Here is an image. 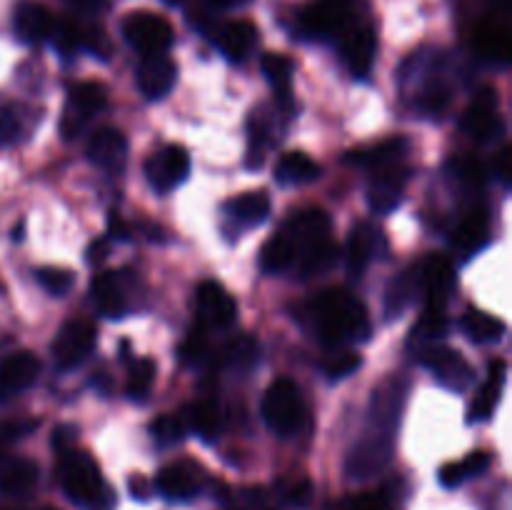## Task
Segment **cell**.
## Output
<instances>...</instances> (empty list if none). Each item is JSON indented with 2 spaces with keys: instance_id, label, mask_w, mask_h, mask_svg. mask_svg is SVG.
I'll return each instance as SVG.
<instances>
[{
  "instance_id": "b9f144b4",
  "label": "cell",
  "mask_w": 512,
  "mask_h": 510,
  "mask_svg": "<svg viewBox=\"0 0 512 510\" xmlns=\"http://www.w3.org/2000/svg\"><path fill=\"white\" fill-rule=\"evenodd\" d=\"M35 278H38L40 288H43L45 293L55 295V298H63V295H68L75 285V275L70 273V270L53 268V265L38 268Z\"/></svg>"
},
{
  "instance_id": "816d5d0a",
  "label": "cell",
  "mask_w": 512,
  "mask_h": 510,
  "mask_svg": "<svg viewBox=\"0 0 512 510\" xmlns=\"http://www.w3.org/2000/svg\"><path fill=\"white\" fill-rule=\"evenodd\" d=\"M38 428V423L35 420H23V423H8L0 428V435L3 438H23V435H28L30 430Z\"/></svg>"
},
{
  "instance_id": "f907efd6",
  "label": "cell",
  "mask_w": 512,
  "mask_h": 510,
  "mask_svg": "<svg viewBox=\"0 0 512 510\" xmlns=\"http://www.w3.org/2000/svg\"><path fill=\"white\" fill-rule=\"evenodd\" d=\"M285 500L293 505H305L310 500V483H293V485H285Z\"/></svg>"
},
{
  "instance_id": "603a6c76",
  "label": "cell",
  "mask_w": 512,
  "mask_h": 510,
  "mask_svg": "<svg viewBox=\"0 0 512 510\" xmlns=\"http://www.w3.org/2000/svg\"><path fill=\"white\" fill-rule=\"evenodd\" d=\"M155 488L160 495L175 503L193 500L200 493V470L193 463H173L165 465L155 478Z\"/></svg>"
},
{
  "instance_id": "d6986e66",
  "label": "cell",
  "mask_w": 512,
  "mask_h": 510,
  "mask_svg": "<svg viewBox=\"0 0 512 510\" xmlns=\"http://www.w3.org/2000/svg\"><path fill=\"white\" fill-rule=\"evenodd\" d=\"M88 158L98 168L118 173L128 160V140L118 128H98L88 140Z\"/></svg>"
},
{
  "instance_id": "7c38bea8",
  "label": "cell",
  "mask_w": 512,
  "mask_h": 510,
  "mask_svg": "<svg viewBox=\"0 0 512 510\" xmlns=\"http://www.w3.org/2000/svg\"><path fill=\"white\" fill-rule=\"evenodd\" d=\"M420 295H425V308L445 310L455 290V270L450 260L440 253H430L418 263Z\"/></svg>"
},
{
  "instance_id": "d590c367",
  "label": "cell",
  "mask_w": 512,
  "mask_h": 510,
  "mask_svg": "<svg viewBox=\"0 0 512 510\" xmlns=\"http://www.w3.org/2000/svg\"><path fill=\"white\" fill-rule=\"evenodd\" d=\"M463 333L475 343H498L505 335V323L495 315L483 313V310H468L463 315Z\"/></svg>"
},
{
  "instance_id": "9a60e30c",
  "label": "cell",
  "mask_w": 512,
  "mask_h": 510,
  "mask_svg": "<svg viewBox=\"0 0 512 510\" xmlns=\"http://www.w3.org/2000/svg\"><path fill=\"white\" fill-rule=\"evenodd\" d=\"M340 55H343L345 68L355 78H365L375 65V53H378V38L370 25H350L340 35Z\"/></svg>"
},
{
  "instance_id": "ba28073f",
  "label": "cell",
  "mask_w": 512,
  "mask_h": 510,
  "mask_svg": "<svg viewBox=\"0 0 512 510\" xmlns=\"http://www.w3.org/2000/svg\"><path fill=\"white\" fill-rule=\"evenodd\" d=\"M350 25H353V0H315L300 13V30L315 40L343 35Z\"/></svg>"
},
{
  "instance_id": "2e32d148",
  "label": "cell",
  "mask_w": 512,
  "mask_h": 510,
  "mask_svg": "<svg viewBox=\"0 0 512 510\" xmlns=\"http://www.w3.org/2000/svg\"><path fill=\"white\" fill-rule=\"evenodd\" d=\"M40 375L38 355L30 350H18L10 353L8 358L0 360V403L18 398L20 393L35 385Z\"/></svg>"
},
{
  "instance_id": "8fae6325",
  "label": "cell",
  "mask_w": 512,
  "mask_h": 510,
  "mask_svg": "<svg viewBox=\"0 0 512 510\" xmlns=\"http://www.w3.org/2000/svg\"><path fill=\"white\" fill-rule=\"evenodd\" d=\"M460 128L478 143H490L503 133L505 123L498 113V93L493 88H483L475 95V100L460 120Z\"/></svg>"
},
{
  "instance_id": "9f6ffc18",
  "label": "cell",
  "mask_w": 512,
  "mask_h": 510,
  "mask_svg": "<svg viewBox=\"0 0 512 510\" xmlns=\"http://www.w3.org/2000/svg\"><path fill=\"white\" fill-rule=\"evenodd\" d=\"M68 3H73L83 13H100L108 5V0H68Z\"/></svg>"
},
{
  "instance_id": "277c9868",
  "label": "cell",
  "mask_w": 512,
  "mask_h": 510,
  "mask_svg": "<svg viewBox=\"0 0 512 510\" xmlns=\"http://www.w3.org/2000/svg\"><path fill=\"white\" fill-rule=\"evenodd\" d=\"M263 420L273 433L290 438L298 435L308 425V408L298 385L288 378H280L265 390L263 395Z\"/></svg>"
},
{
  "instance_id": "4dcf8cb0",
  "label": "cell",
  "mask_w": 512,
  "mask_h": 510,
  "mask_svg": "<svg viewBox=\"0 0 512 510\" xmlns=\"http://www.w3.org/2000/svg\"><path fill=\"white\" fill-rule=\"evenodd\" d=\"M270 215V198L263 190L255 193H243L228 205V218L240 228H255V225L265 223Z\"/></svg>"
},
{
  "instance_id": "ac0fdd59",
  "label": "cell",
  "mask_w": 512,
  "mask_h": 510,
  "mask_svg": "<svg viewBox=\"0 0 512 510\" xmlns=\"http://www.w3.org/2000/svg\"><path fill=\"white\" fill-rule=\"evenodd\" d=\"M178 80V68L165 53L143 55L138 65V88L148 100H160L173 90Z\"/></svg>"
},
{
  "instance_id": "e0dca14e",
  "label": "cell",
  "mask_w": 512,
  "mask_h": 510,
  "mask_svg": "<svg viewBox=\"0 0 512 510\" xmlns=\"http://www.w3.org/2000/svg\"><path fill=\"white\" fill-rule=\"evenodd\" d=\"M408 173L410 170L403 163L373 173V183H370L368 190V203L375 213L385 215L398 208L405 193V183H408Z\"/></svg>"
},
{
  "instance_id": "f1b7e54d",
  "label": "cell",
  "mask_w": 512,
  "mask_h": 510,
  "mask_svg": "<svg viewBox=\"0 0 512 510\" xmlns=\"http://www.w3.org/2000/svg\"><path fill=\"white\" fill-rule=\"evenodd\" d=\"M420 295V273L418 265L413 268H405L403 273L395 275L390 280L388 290H385V313L388 318H398L405 310L413 305V300Z\"/></svg>"
},
{
  "instance_id": "e575fe53",
  "label": "cell",
  "mask_w": 512,
  "mask_h": 510,
  "mask_svg": "<svg viewBox=\"0 0 512 510\" xmlns=\"http://www.w3.org/2000/svg\"><path fill=\"white\" fill-rule=\"evenodd\" d=\"M338 255H340L338 245L333 243V238H328V240H320V243H315L313 248L305 250L295 265H298L303 278H315V275L328 273V270L338 263Z\"/></svg>"
},
{
  "instance_id": "91938a15",
  "label": "cell",
  "mask_w": 512,
  "mask_h": 510,
  "mask_svg": "<svg viewBox=\"0 0 512 510\" xmlns=\"http://www.w3.org/2000/svg\"><path fill=\"white\" fill-rule=\"evenodd\" d=\"M45 510H53V508H45Z\"/></svg>"
},
{
  "instance_id": "6f0895ef",
  "label": "cell",
  "mask_w": 512,
  "mask_h": 510,
  "mask_svg": "<svg viewBox=\"0 0 512 510\" xmlns=\"http://www.w3.org/2000/svg\"><path fill=\"white\" fill-rule=\"evenodd\" d=\"M210 3H213L215 8L228 10V8H243V5H248L250 0H210Z\"/></svg>"
},
{
  "instance_id": "ffe728a7",
  "label": "cell",
  "mask_w": 512,
  "mask_h": 510,
  "mask_svg": "<svg viewBox=\"0 0 512 510\" xmlns=\"http://www.w3.org/2000/svg\"><path fill=\"white\" fill-rule=\"evenodd\" d=\"M380 245H383V235H380V230L375 225L358 223L350 230L348 248H345V263H348V273L353 278H360L368 270V265L378 258Z\"/></svg>"
},
{
  "instance_id": "9c48e42d",
  "label": "cell",
  "mask_w": 512,
  "mask_h": 510,
  "mask_svg": "<svg viewBox=\"0 0 512 510\" xmlns=\"http://www.w3.org/2000/svg\"><path fill=\"white\" fill-rule=\"evenodd\" d=\"M330 218L325 210L320 208H303L298 213H293L288 218V223L280 228V235L290 243V248L295 250V263H298L300 255L305 253L308 248H313L315 243L320 240L330 238Z\"/></svg>"
},
{
  "instance_id": "83f0119b",
  "label": "cell",
  "mask_w": 512,
  "mask_h": 510,
  "mask_svg": "<svg viewBox=\"0 0 512 510\" xmlns=\"http://www.w3.org/2000/svg\"><path fill=\"white\" fill-rule=\"evenodd\" d=\"M475 50L493 65H508L512 55L510 33L500 23H483L475 30Z\"/></svg>"
},
{
  "instance_id": "d4e9b609",
  "label": "cell",
  "mask_w": 512,
  "mask_h": 510,
  "mask_svg": "<svg viewBox=\"0 0 512 510\" xmlns=\"http://www.w3.org/2000/svg\"><path fill=\"white\" fill-rule=\"evenodd\" d=\"M505 375H508V363L505 360H493L488 368V380H485L483 388L478 390V395H475L468 408L470 423H483V420H488L493 415L500 393H503Z\"/></svg>"
},
{
  "instance_id": "60d3db41",
  "label": "cell",
  "mask_w": 512,
  "mask_h": 510,
  "mask_svg": "<svg viewBox=\"0 0 512 510\" xmlns=\"http://www.w3.org/2000/svg\"><path fill=\"white\" fill-rule=\"evenodd\" d=\"M155 383V363L150 358H140L130 365L128 373V395L143 400Z\"/></svg>"
},
{
  "instance_id": "8992f818",
  "label": "cell",
  "mask_w": 512,
  "mask_h": 510,
  "mask_svg": "<svg viewBox=\"0 0 512 510\" xmlns=\"http://www.w3.org/2000/svg\"><path fill=\"white\" fill-rule=\"evenodd\" d=\"M108 105V90L100 83H78L70 88L68 103H65L63 118H60V133L65 140H75L83 135L90 120L103 113Z\"/></svg>"
},
{
  "instance_id": "db71d44e",
  "label": "cell",
  "mask_w": 512,
  "mask_h": 510,
  "mask_svg": "<svg viewBox=\"0 0 512 510\" xmlns=\"http://www.w3.org/2000/svg\"><path fill=\"white\" fill-rule=\"evenodd\" d=\"M493 173L498 175V178L503 180V183H508V175H510V153H508V148H503L498 153V158H495Z\"/></svg>"
},
{
  "instance_id": "8d00e7d4",
  "label": "cell",
  "mask_w": 512,
  "mask_h": 510,
  "mask_svg": "<svg viewBox=\"0 0 512 510\" xmlns=\"http://www.w3.org/2000/svg\"><path fill=\"white\" fill-rule=\"evenodd\" d=\"M448 325L450 323L445 310L425 308V313L420 315L418 325H415L413 333H410V343L418 345V350L425 348V345L438 343V340H443L445 333H448Z\"/></svg>"
},
{
  "instance_id": "5b68a950",
  "label": "cell",
  "mask_w": 512,
  "mask_h": 510,
  "mask_svg": "<svg viewBox=\"0 0 512 510\" xmlns=\"http://www.w3.org/2000/svg\"><path fill=\"white\" fill-rule=\"evenodd\" d=\"M418 353L420 363L435 375V380H438L443 388L453 390V393H465V390L473 388L475 368L465 360L463 353L438 343L425 345Z\"/></svg>"
},
{
  "instance_id": "836d02e7",
  "label": "cell",
  "mask_w": 512,
  "mask_h": 510,
  "mask_svg": "<svg viewBox=\"0 0 512 510\" xmlns=\"http://www.w3.org/2000/svg\"><path fill=\"white\" fill-rule=\"evenodd\" d=\"M260 68H263L265 80L273 85L280 105H283V108H288L290 105V83H293V63H290L285 55L268 53V55H263V60H260Z\"/></svg>"
},
{
  "instance_id": "3957f363",
  "label": "cell",
  "mask_w": 512,
  "mask_h": 510,
  "mask_svg": "<svg viewBox=\"0 0 512 510\" xmlns=\"http://www.w3.org/2000/svg\"><path fill=\"white\" fill-rule=\"evenodd\" d=\"M58 475L65 498L80 510H113L115 490L105 483L93 455L80 448L58 453Z\"/></svg>"
},
{
  "instance_id": "cb8c5ba5",
  "label": "cell",
  "mask_w": 512,
  "mask_h": 510,
  "mask_svg": "<svg viewBox=\"0 0 512 510\" xmlns=\"http://www.w3.org/2000/svg\"><path fill=\"white\" fill-rule=\"evenodd\" d=\"M405 155H408V140L388 138L383 143H375L363 150H355V153H348V163L368 168L370 173H378V170L400 165L405 160Z\"/></svg>"
},
{
  "instance_id": "ab89813d",
  "label": "cell",
  "mask_w": 512,
  "mask_h": 510,
  "mask_svg": "<svg viewBox=\"0 0 512 510\" xmlns=\"http://www.w3.org/2000/svg\"><path fill=\"white\" fill-rule=\"evenodd\" d=\"M220 360H223V365H228V368H253L255 360H258V343H255V338H250V335H240L238 340H233V343L223 350Z\"/></svg>"
},
{
  "instance_id": "681fc988",
  "label": "cell",
  "mask_w": 512,
  "mask_h": 510,
  "mask_svg": "<svg viewBox=\"0 0 512 510\" xmlns=\"http://www.w3.org/2000/svg\"><path fill=\"white\" fill-rule=\"evenodd\" d=\"M75 433H78V430H75L73 425H60V428H55L53 438H50V445L55 448V453H63V450L73 448Z\"/></svg>"
},
{
  "instance_id": "7dc6e473",
  "label": "cell",
  "mask_w": 512,
  "mask_h": 510,
  "mask_svg": "<svg viewBox=\"0 0 512 510\" xmlns=\"http://www.w3.org/2000/svg\"><path fill=\"white\" fill-rule=\"evenodd\" d=\"M18 115H15L13 105L3 103L0 100V145L13 143L15 135H18Z\"/></svg>"
},
{
  "instance_id": "f546056e",
  "label": "cell",
  "mask_w": 512,
  "mask_h": 510,
  "mask_svg": "<svg viewBox=\"0 0 512 510\" xmlns=\"http://www.w3.org/2000/svg\"><path fill=\"white\" fill-rule=\"evenodd\" d=\"M40 478V470L33 460H13L0 470V493L10 498H25L35 490Z\"/></svg>"
},
{
  "instance_id": "5bb4252c",
  "label": "cell",
  "mask_w": 512,
  "mask_h": 510,
  "mask_svg": "<svg viewBox=\"0 0 512 510\" xmlns=\"http://www.w3.org/2000/svg\"><path fill=\"white\" fill-rule=\"evenodd\" d=\"M195 305H198L200 325L205 330L230 328L235 323V318H238V303H235V298L223 285L215 283V280H205V283L198 285V290H195Z\"/></svg>"
},
{
  "instance_id": "1f68e13d",
  "label": "cell",
  "mask_w": 512,
  "mask_h": 510,
  "mask_svg": "<svg viewBox=\"0 0 512 510\" xmlns=\"http://www.w3.org/2000/svg\"><path fill=\"white\" fill-rule=\"evenodd\" d=\"M275 178L280 185H305L320 178V165L305 153H285L275 165Z\"/></svg>"
},
{
  "instance_id": "f5cc1de1",
  "label": "cell",
  "mask_w": 512,
  "mask_h": 510,
  "mask_svg": "<svg viewBox=\"0 0 512 510\" xmlns=\"http://www.w3.org/2000/svg\"><path fill=\"white\" fill-rule=\"evenodd\" d=\"M150 493H153V485L143 478V475H133L130 478V495L138 500H148Z\"/></svg>"
},
{
  "instance_id": "4fadbf2b",
  "label": "cell",
  "mask_w": 512,
  "mask_h": 510,
  "mask_svg": "<svg viewBox=\"0 0 512 510\" xmlns=\"http://www.w3.org/2000/svg\"><path fill=\"white\" fill-rule=\"evenodd\" d=\"M145 175L158 193H170L190 175L188 150L183 145H165L163 150L150 155L145 163Z\"/></svg>"
},
{
  "instance_id": "30bf717a",
  "label": "cell",
  "mask_w": 512,
  "mask_h": 510,
  "mask_svg": "<svg viewBox=\"0 0 512 510\" xmlns=\"http://www.w3.org/2000/svg\"><path fill=\"white\" fill-rule=\"evenodd\" d=\"M95 325L88 320H70L58 330L53 340V358L63 370L78 368L95 348Z\"/></svg>"
},
{
  "instance_id": "44dd1931",
  "label": "cell",
  "mask_w": 512,
  "mask_h": 510,
  "mask_svg": "<svg viewBox=\"0 0 512 510\" xmlns=\"http://www.w3.org/2000/svg\"><path fill=\"white\" fill-rule=\"evenodd\" d=\"M13 28L23 43L38 45L50 40L55 28V18L45 5L33 3V0H23V3L15 8L13 15Z\"/></svg>"
},
{
  "instance_id": "6da1fadb",
  "label": "cell",
  "mask_w": 512,
  "mask_h": 510,
  "mask_svg": "<svg viewBox=\"0 0 512 510\" xmlns=\"http://www.w3.org/2000/svg\"><path fill=\"white\" fill-rule=\"evenodd\" d=\"M405 393H408V383L403 378H388L373 393L368 428L363 430L360 440L353 445L348 463H345L350 478L370 480L390 465L395 453V430H398L400 413H403Z\"/></svg>"
},
{
  "instance_id": "74e56055",
  "label": "cell",
  "mask_w": 512,
  "mask_h": 510,
  "mask_svg": "<svg viewBox=\"0 0 512 510\" xmlns=\"http://www.w3.org/2000/svg\"><path fill=\"white\" fill-rule=\"evenodd\" d=\"M293 265L295 250L290 248V243L280 233L273 235V238L263 245V250H260V268H263L265 273H285V270H290Z\"/></svg>"
},
{
  "instance_id": "680465c9",
  "label": "cell",
  "mask_w": 512,
  "mask_h": 510,
  "mask_svg": "<svg viewBox=\"0 0 512 510\" xmlns=\"http://www.w3.org/2000/svg\"><path fill=\"white\" fill-rule=\"evenodd\" d=\"M165 3H168V5H178V3H183V0H165Z\"/></svg>"
},
{
  "instance_id": "4316f807",
  "label": "cell",
  "mask_w": 512,
  "mask_h": 510,
  "mask_svg": "<svg viewBox=\"0 0 512 510\" xmlns=\"http://www.w3.org/2000/svg\"><path fill=\"white\" fill-rule=\"evenodd\" d=\"M490 240V218L485 208H473L463 220L458 223L453 233V245L455 250H460L463 255L478 253L483 245H488Z\"/></svg>"
},
{
  "instance_id": "c3c4849f",
  "label": "cell",
  "mask_w": 512,
  "mask_h": 510,
  "mask_svg": "<svg viewBox=\"0 0 512 510\" xmlns=\"http://www.w3.org/2000/svg\"><path fill=\"white\" fill-rule=\"evenodd\" d=\"M460 465H463V473L465 478H475V475L485 473L490 465V455L485 453V450H475V453H470L468 458L460 460Z\"/></svg>"
},
{
  "instance_id": "11a10c76",
  "label": "cell",
  "mask_w": 512,
  "mask_h": 510,
  "mask_svg": "<svg viewBox=\"0 0 512 510\" xmlns=\"http://www.w3.org/2000/svg\"><path fill=\"white\" fill-rule=\"evenodd\" d=\"M105 255H108V240H95V243L88 248V263L93 265L103 263Z\"/></svg>"
},
{
  "instance_id": "7a4b0ae2",
  "label": "cell",
  "mask_w": 512,
  "mask_h": 510,
  "mask_svg": "<svg viewBox=\"0 0 512 510\" xmlns=\"http://www.w3.org/2000/svg\"><path fill=\"white\" fill-rule=\"evenodd\" d=\"M310 318L320 340L328 345H340L345 340H368L370 325L368 310L355 295L345 288H328L310 303Z\"/></svg>"
},
{
  "instance_id": "7402d4cb",
  "label": "cell",
  "mask_w": 512,
  "mask_h": 510,
  "mask_svg": "<svg viewBox=\"0 0 512 510\" xmlns=\"http://www.w3.org/2000/svg\"><path fill=\"white\" fill-rule=\"evenodd\" d=\"M95 308L105 318H123L128 313V278L123 273H103L90 285Z\"/></svg>"
},
{
  "instance_id": "52a82bcc",
  "label": "cell",
  "mask_w": 512,
  "mask_h": 510,
  "mask_svg": "<svg viewBox=\"0 0 512 510\" xmlns=\"http://www.w3.org/2000/svg\"><path fill=\"white\" fill-rule=\"evenodd\" d=\"M123 35L140 55L168 53L173 45V25L168 18L150 10H138L123 20Z\"/></svg>"
},
{
  "instance_id": "484cf974",
  "label": "cell",
  "mask_w": 512,
  "mask_h": 510,
  "mask_svg": "<svg viewBox=\"0 0 512 510\" xmlns=\"http://www.w3.org/2000/svg\"><path fill=\"white\" fill-rule=\"evenodd\" d=\"M258 45V28L248 20H233L218 30V48L233 63H243Z\"/></svg>"
},
{
  "instance_id": "bcb514c9",
  "label": "cell",
  "mask_w": 512,
  "mask_h": 510,
  "mask_svg": "<svg viewBox=\"0 0 512 510\" xmlns=\"http://www.w3.org/2000/svg\"><path fill=\"white\" fill-rule=\"evenodd\" d=\"M455 178L465 185L468 190H480L485 185V170L478 160L465 158V160H455Z\"/></svg>"
},
{
  "instance_id": "d6a6232c",
  "label": "cell",
  "mask_w": 512,
  "mask_h": 510,
  "mask_svg": "<svg viewBox=\"0 0 512 510\" xmlns=\"http://www.w3.org/2000/svg\"><path fill=\"white\" fill-rule=\"evenodd\" d=\"M183 423L185 428L198 433L203 440H215L220 435V428H223V415H220L215 403L200 400V403H193L185 408Z\"/></svg>"
},
{
  "instance_id": "94428289",
  "label": "cell",
  "mask_w": 512,
  "mask_h": 510,
  "mask_svg": "<svg viewBox=\"0 0 512 510\" xmlns=\"http://www.w3.org/2000/svg\"><path fill=\"white\" fill-rule=\"evenodd\" d=\"M0 453H3V450H0Z\"/></svg>"
},
{
  "instance_id": "7bdbcfd3",
  "label": "cell",
  "mask_w": 512,
  "mask_h": 510,
  "mask_svg": "<svg viewBox=\"0 0 512 510\" xmlns=\"http://www.w3.org/2000/svg\"><path fill=\"white\" fill-rule=\"evenodd\" d=\"M150 433H153L155 443L163 445V448H170V445H178L180 440L185 438L188 428H185L183 418L180 415H160L153 425H150Z\"/></svg>"
},
{
  "instance_id": "f35d334b",
  "label": "cell",
  "mask_w": 512,
  "mask_h": 510,
  "mask_svg": "<svg viewBox=\"0 0 512 510\" xmlns=\"http://www.w3.org/2000/svg\"><path fill=\"white\" fill-rule=\"evenodd\" d=\"M450 100H453V88H450L448 80H443V78H430L418 95L420 110L428 115L445 113L450 105Z\"/></svg>"
},
{
  "instance_id": "ee69618b",
  "label": "cell",
  "mask_w": 512,
  "mask_h": 510,
  "mask_svg": "<svg viewBox=\"0 0 512 510\" xmlns=\"http://www.w3.org/2000/svg\"><path fill=\"white\" fill-rule=\"evenodd\" d=\"M360 365H363V360H360L358 353H353V350H335L333 355L325 358L323 373L330 380H343L348 375H353Z\"/></svg>"
},
{
  "instance_id": "f6af8a7d",
  "label": "cell",
  "mask_w": 512,
  "mask_h": 510,
  "mask_svg": "<svg viewBox=\"0 0 512 510\" xmlns=\"http://www.w3.org/2000/svg\"><path fill=\"white\" fill-rule=\"evenodd\" d=\"M333 510H393V503H390L388 495L375 490V493L348 495L340 503H335Z\"/></svg>"
}]
</instances>
